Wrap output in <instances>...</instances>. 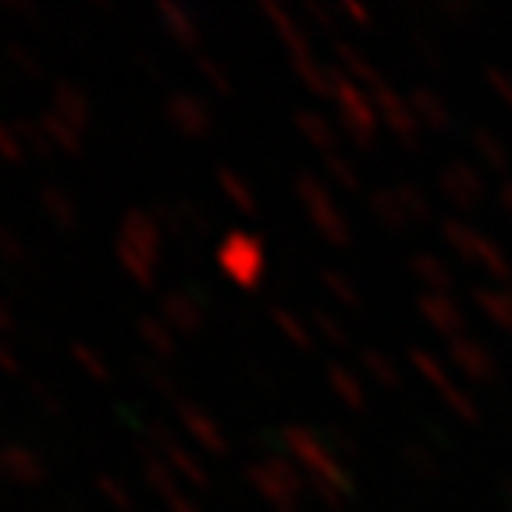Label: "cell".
Wrapping results in <instances>:
<instances>
[{
  "instance_id": "1",
  "label": "cell",
  "mask_w": 512,
  "mask_h": 512,
  "mask_svg": "<svg viewBox=\"0 0 512 512\" xmlns=\"http://www.w3.org/2000/svg\"><path fill=\"white\" fill-rule=\"evenodd\" d=\"M114 253H118L121 267L136 285L150 288L157 278V256H160V224L146 210H128L121 217V232L114 242Z\"/></svg>"
},
{
  "instance_id": "2",
  "label": "cell",
  "mask_w": 512,
  "mask_h": 512,
  "mask_svg": "<svg viewBox=\"0 0 512 512\" xmlns=\"http://www.w3.org/2000/svg\"><path fill=\"white\" fill-rule=\"evenodd\" d=\"M0 477L15 480V484H43L47 466H43V459L36 456L29 445L4 441V445H0Z\"/></svg>"
},
{
  "instance_id": "3",
  "label": "cell",
  "mask_w": 512,
  "mask_h": 512,
  "mask_svg": "<svg viewBox=\"0 0 512 512\" xmlns=\"http://www.w3.org/2000/svg\"><path fill=\"white\" fill-rule=\"evenodd\" d=\"M50 107H54L68 125L79 128V132H86L89 128V100L75 82H68V79L54 82V104Z\"/></svg>"
},
{
  "instance_id": "4",
  "label": "cell",
  "mask_w": 512,
  "mask_h": 512,
  "mask_svg": "<svg viewBox=\"0 0 512 512\" xmlns=\"http://www.w3.org/2000/svg\"><path fill=\"white\" fill-rule=\"evenodd\" d=\"M40 207H43V214L57 224V228H64V232L79 228V207H75L72 196H68L64 189H57V185H43V189H40Z\"/></svg>"
},
{
  "instance_id": "5",
  "label": "cell",
  "mask_w": 512,
  "mask_h": 512,
  "mask_svg": "<svg viewBox=\"0 0 512 512\" xmlns=\"http://www.w3.org/2000/svg\"><path fill=\"white\" fill-rule=\"evenodd\" d=\"M40 125H43V132L50 136V143H54V150L68 153V157L82 153V132L75 125H68V121H64L54 107H47V111H43Z\"/></svg>"
},
{
  "instance_id": "6",
  "label": "cell",
  "mask_w": 512,
  "mask_h": 512,
  "mask_svg": "<svg viewBox=\"0 0 512 512\" xmlns=\"http://www.w3.org/2000/svg\"><path fill=\"white\" fill-rule=\"evenodd\" d=\"M11 128H15V139L22 143V150L36 153V157H50V153H54V143H50V136L43 132L40 121L15 118V121H11Z\"/></svg>"
},
{
  "instance_id": "7",
  "label": "cell",
  "mask_w": 512,
  "mask_h": 512,
  "mask_svg": "<svg viewBox=\"0 0 512 512\" xmlns=\"http://www.w3.org/2000/svg\"><path fill=\"white\" fill-rule=\"evenodd\" d=\"M168 118L175 121L182 132H200L203 128V111L196 104H192L189 96H175L168 104Z\"/></svg>"
},
{
  "instance_id": "8",
  "label": "cell",
  "mask_w": 512,
  "mask_h": 512,
  "mask_svg": "<svg viewBox=\"0 0 512 512\" xmlns=\"http://www.w3.org/2000/svg\"><path fill=\"white\" fill-rule=\"evenodd\" d=\"M139 338H143L146 345H150L157 356H171L175 352V342H171V335L164 331V324L160 320H153V317H139Z\"/></svg>"
},
{
  "instance_id": "9",
  "label": "cell",
  "mask_w": 512,
  "mask_h": 512,
  "mask_svg": "<svg viewBox=\"0 0 512 512\" xmlns=\"http://www.w3.org/2000/svg\"><path fill=\"white\" fill-rule=\"evenodd\" d=\"M153 438H157V445H160V448H164V456H168V459H171V463H175V466H178V470H182V473H189V477H192V480H203L200 466L192 463V459H189V452H185V448H178V445H175V441H171V438H168V434H164V427H153Z\"/></svg>"
},
{
  "instance_id": "10",
  "label": "cell",
  "mask_w": 512,
  "mask_h": 512,
  "mask_svg": "<svg viewBox=\"0 0 512 512\" xmlns=\"http://www.w3.org/2000/svg\"><path fill=\"white\" fill-rule=\"evenodd\" d=\"M4 57H8L11 68H18L25 79H32V82L43 79V68H40V61H36V54H32L29 47H22V43H8V47H4Z\"/></svg>"
},
{
  "instance_id": "11",
  "label": "cell",
  "mask_w": 512,
  "mask_h": 512,
  "mask_svg": "<svg viewBox=\"0 0 512 512\" xmlns=\"http://www.w3.org/2000/svg\"><path fill=\"white\" fill-rule=\"evenodd\" d=\"M72 356H75V363H79L82 370H86L93 381H111V370H107V363H104V356L96 349H89L86 342H75L72 345Z\"/></svg>"
},
{
  "instance_id": "12",
  "label": "cell",
  "mask_w": 512,
  "mask_h": 512,
  "mask_svg": "<svg viewBox=\"0 0 512 512\" xmlns=\"http://www.w3.org/2000/svg\"><path fill=\"white\" fill-rule=\"evenodd\" d=\"M143 473H146V480H150L153 488H157L164 498H175L178 495V491H175V480H171V473H168V466L160 463L157 456H150V452L143 456Z\"/></svg>"
},
{
  "instance_id": "13",
  "label": "cell",
  "mask_w": 512,
  "mask_h": 512,
  "mask_svg": "<svg viewBox=\"0 0 512 512\" xmlns=\"http://www.w3.org/2000/svg\"><path fill=\"white\" fill-rule=\"evenodd\" d=\"M164 317L171 320V324H178V328H196V310L189 306V299L185 296H168L164 299Z\"/></svg>"
},
{
  "instance_id": "14",
  "label": "cell",
  "mask_w": 512,
  "mask_h": 512,
  "mask_svg": "<svg viewBox=\"0 0 512 512\" xmlns=\"http://www.w3.org/2000/svg\"><path fill=\"white\" fill-rule=\"evenodd\" d=\"M160 18L168 22V29L175 32V36H178L182 43H192V40H196V32H192L189 18L182 15V8H178V4H168V0H164V4H160Z\"/></svg>"
},
{
  "instance_id": "15",
  "label": "cell",
  "mask_w": 512,
  "mask_h": 512,
  "mask_svg": "<svg viewBox=\"0 0 512 512\" xmlns=\"http://www.w3.org/2000/svg\"><path fill=\"white\" fill-rule=\"evenodd\" d=\"M96 488H100V495H104L107 502L118 505L121 512H132V498H128V491L121 488V480H114L111 473H100V477H96Z\"/></svg>"
},
{
  "instance_id": "16",
  "label": "cell",
  "mask_w": 512,
  "mask_h": 512,
  "mask_svg": "<svg viewBox=\"0 0 512 512\" xmlns=\"http://www.w3.org/2000/svg\"><path fill=\"white\" fill-rule=\"evenodd\" d=\"M0 260H8V264H29V253H25L22 239L11 232L8 224H0Z\"/></svg>"
},
{
  "instance_id": "17",
  "label": "cell",
  "mask_w": 512,
  "mask_h": 512,
  "mask_svg": "<svg viewBox=\"0 0 512 512\" xmlns=\"http://www.w3.org/2000/svg\"><path fill=\"white\" fill-rule=\"evenodd\" d=\"M29 392L36 395V402H40L50 416H64V406H61V399H57L54 388H47L43 381H29Z\"/></svg>"
},
{
  "instance_id": "18",
  "label": "cell",
  "mask_w": 512,
  "mask_h": 512,
  "mask_svg": "<svg viewBox=\"0 0 512 512\" xmlns=\"http://www.w3.org/2000/svg\"><path fill=\"white\" fill-rule=\"evenodd\" d=\"M182 420H185V427H189V431L196 434V438H203L207 445H217V438H214V431H210V424L192 406H182Z\"/></svg>"
},
{
  "instance_id": "19",
  "label": "cell",
  "mask_w": 512,
  "mask_h": 512,
  "mask_svg": "<svg viewBox=\"0 0 512 512\" xmlns=\"http://www.w3.org/2000/svg\"><path fill=\"white\" fill-rule=\"evenodd\" d=\"M0 157H4V160L22 157V143L15 139V128H11L8 121H0Z\"/></svg>"
},
{
  "instance_id": "20",
  "label": "cell",
  "mask_w": 512,
  "mask_h": 512,
  "mask_svg": "<svg viewBox=\"0 0 512 512\" xmlns=\"http://www.w3.org/2000/svg\"><path fill=\"white\" fill-rule=\"evenodd\" d=\"M4 11L15 18H22V22H40V8L36 4H29V0H4Z\"/></svg>"
},
{
  "instance_id": "21",
  "label": "cell",
  "mask_w": 512,
  "mask_h": 512,
  "mask_svg": "<svg viewBox=\"0 0 512 512\" xmlns=\"http://www.w3.org/2000/svg\"><path fill=\"white\" fill-rule=\"evenodd\" d=\"M136 367L143 370V374L150 377V381L157 384V388H164V392H171V381H168V374H164V370H160L153 360H136Z\"/></svg>"
},
{
  "instance_id": "22",
  "label": "cell",
  "mask_w": 512,
  "mask_h": 512,
  "mask_svg": "<svg viewBox=\"0 0 512 512\" xmlns=\"http://www.w3.org/2000/svg\"><path fill=\"white\" fill-rule=\"evenodd\" d=\"M0 370H4V374H18V356L15 352H11V345L8 342H0Z\"/></svg>"
},
{
  "instance_id": "23",
  "label": "cell",
  "mask_w": 512,
  "mask_h": 512,
  "mask_svg": "<svg viewBox=\"0 0 512 512\" xmlns=\"http://www.w3.org/2000/svg\"><path fill=\"white\" fill-rule=\"evenodd\" d=\"M11 328H15V313H11V306L0 299V335H4V331H11Z\"/></svg>"
},
{
  "instance_id": "24",
  "label": "cell",
  "mask_w": 512,
  "mask_h": 512,
  "mask_svg": "<svg viewBox=\"0 0 512 512\" xmlns=\"http://www.w3.org/2000/svg\"><path fill=\"white\" fill-rule=\"evenodd\" d=\"M168 505H171V509H175V512H192V505H189V502H185V498H182V495L168 498Z\"/></svg>"
}]
</instances>
